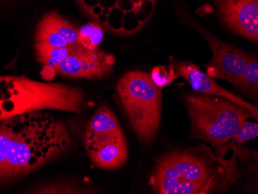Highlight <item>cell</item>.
I'll return each mask as SVG.
<instances>
[{"label": "cell", "instance_id": "1", "mask_svg": "<svg viewBox=\"0 0 258 194\" xmlns=\"http://www.w3.org/2000/svg\"><path fill=\"white\" fill-rule=\"evenodd\" d=\"M71 144L66 125L46 111L0 121V185L36 170Z\"/></svg>", "mask_w": 258, "mask_h": 194}, {"label": "cell", "instance_id": "2", "mask_svg": "<svg viewBox=\"0 0 258 194\" xmlns=\"http://www.w3.org/2000/svg\"><path fill=\"white\" fill-rule=\"evenodd\" d=\"M185 101L194 133L217 150L227 144L252 117L250 110L221 97L189 95Z\"/></svg>", "mask_w": 258, "mask_h": 194}, {"label": "cell", "instance_id": "3", "mask_svg": "<svg viewBox=\"0 0 258 194\" xmlns=\"http://www.w3.org/2000/svg\"><path fill=\"white\" fill-rule=\"evenodd\" d=\"M215 169L186 152H172L157 161L151 177L152 189L161 194H206L218 186Z\"/></svg>", "mask_w": 258, "mask_h": 194}, {"label": "cell", "instance_id": "4", "mask_svg": "<svg viewBox=\"0 0 258 194\" xmlns=\"http://www.w3.org/2000/svg\"><path fill=\"white\" fill-rule=\"evenodd\" d=\"M117 91L138 139L144 144L151 143L160 123L162 89L152 82L150 75L133 71L120 78Z\"/></svg>", "mask_w": 258, "mask_h": 194}, {"label": "cell", "instance_id": "5", "mask_svg": "<svg viewBox=\"0 0 258 194\" xmlns=\"http://www.w3.org/2000/svg\"><path fill=\"white\" fill-rule=\"evenodd\" d=\"M66 103L60 83L0 75V121L29 111H62Z\"/></svg>", "mask_w": 258, "mask_h": 194}, {"label": "cell", "instance_id": "6", "mask_svg": "<svg viewBox=\"0 0 258 194\" xmlns=\"http://www.w3.org/2000/svg\"><path fill=\"white\" fill-rule=\"evenodd\" d=\"M84 143L91 161L101 169H118L127 161L125 137L118 118L106 105L98 108L91 116Z\"/></svg>", "mask_w": 258, "mask_h": 194}, {"label": "cell", "instance_id": "7", "mask_svg": "<svg viewBox=\"0 0 258 194\" xmlns=\"http://www.w3.org/2000/svg\"><path fill=\"white\" fill-rule=\"evenodd\" d=\"M156 0H77L84 12L117 34H132L149 21Z\"/></svg>", "mask_w": 258, "mask_h": 194}, {"label": "cell", "instance_id": "8", "mask_svg": "<svg viewBox=\"0 0 258 194\" xmlns=\"http://www.w3.org/2000/svg\"><path fill=\"white\" fill-rule=\"evenodd\" d=\"M113 55L98 48L87 50L79 45L56 68V75L71 78L101 79L112 72Z\"/></svg>", "mask_w": 258, "mask_h": 194}, {"label": "cell", "instance_id": "9", "mask_svg": "<svg viewBox=\"0 0 258 194\" xmlns=\"http://www.w3.org/2000/svg\"><path fill=\"white\" fill-rule=\"evenodd\" d=\"M204 35L212 51V58L204 65L207 75L213 78L226 80L237 88L250 53L235 45L224 43L211 35H206L204 33Z\"/></svg>", "mask_w": 258, "mask_h": 194}, {"label": "cell", "instance_id": "10", "mask_svg": "<svg viewBox=\"0 0 258 194\" xmlns=\"http://www.w3.org/2000/svg\"><path fill=\"white\" fill-rule=\"evenodd\" d=\"M220 20L233 32L257 41L258 0H217Z\"/></svg>", "mask_w": 258, "mask_h": 194}, {"label": "cell", "instance_id": "11", "mask_svg": "<svg viewBox=\"0 0 258 194\" xmlns=\"http://www.w3.org/2000/svg\"><path fill=\"white\" fill-rule=\"evenodd\" d=\"M78 45V29L58 13H47L37 24L34 48H61Z\"/></svg>", "mask_w": 258, "mask_h": 194}, {"label": "cell", "instance_id": "12", "mask_svg": "<svg viewBox=\"0 0 258 194\" xmlns=\"http://www.w3.org/2000/svg\"><path fill=\"white\" fill-rule=\"evenodd\" d=\"M170 63L173 65L175 73L177 74L178 76L182 77L186 80L192 89L199 93L221 97L233 101L250 110L252 113V117L257 120L258 108L256 105L249 103L240 97L222 88L214 81V78H211L207 73L203 72L199 67L192 62L178 61L171 57Z\"/></svg>", "mask_w": 258, "mask_h": 194}, {"label": "cell", "instance_id": "13", "mask_svg": "<svg viewBox=\"0 0 258 194\" xmlns=\"http://www.w3.org/2000/svg\"><path fill=\"white\" fill-rule=\"evenodd\" d=\"M78 46L61 48H34L37 61L42 65V77L46 81L53 79L56 68L69 56Z\"/></svg>", "mask_w": 258, "mask_h": 194}, {"label": "cell", "instance_id": "14", "mask_svg": "<svg viewBox=\"0 0 258 194\" xmlns=\"http://www.w3.org/2000/svg\"><path fill=\"white\" fill-rule=\"evenodd\" d=\"M104 38V29L97 22H90L78 30L79 44L87 50L99 48Z\"/></svg>", "mask_w": 258, "mask_h": 194}, {"label": "cell", "instance_id": "15", "mask_svg": "<svg viewBox=\"0 0 258 194\" xmlns=\"http://www.w3.org/2000/svg\"><path fill=\"white\" fill-rule=\"evenodd\" d=\"M257 123L244 121L236 133L235 136H233L227 144L221 146L220 149L217 150V155L220 157H224L229 151L231 150H235L236 147L245 142L253 140L257 137Z\"/></svg>", "mask_w": 258, "mask_h": 194}, {"label": "cell", "instance_id": "16", "mask_svg": "<svg viewBox=\"0 0 258 194\" xmlns=\"http://www.w3.org/2000/svg\"><path fill=\"white\" fill-rule=\"evenodd\" d=\"M237 88L247 93H258V60L256 56L249 55L247 66Z\"/></svg>", "mask_w": 258, "mask_h": 194}, {"label": "cell", "instance_id": "17", "mask_svg": "<svg viewBox=\"0 0 258 194\" xmlns=\"http://www.w3.org/2000/svg\"><path fill=\"white\" fill-rule=\"evenodd\" d=\"M150 77L152 82L159 88H162L172 83L179 76L175 73L173 65L169 63V66H159L153 68Z\"/></svg>", "mask_w": 258, "mask_h": 194}, {"label": "cell", "instance_id": "18", "mask_svg": "<svg viewBox=\"0 0 258 194\" xmlns=\"http://www.w3.org/2000/svg\"><path fill=\"white\" fill-rule=\"evenodd\" d=\"M0 1H2V0H0Z\"/></svg>", "mask_w": 258, "mask_h": 194}]
</instances>
